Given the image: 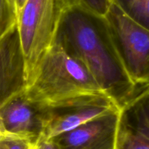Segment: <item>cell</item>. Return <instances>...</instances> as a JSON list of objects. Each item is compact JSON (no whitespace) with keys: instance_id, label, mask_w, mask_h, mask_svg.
Instances as JSON below:
<instances>
[{"instance_id":"cell-1","label":"cell","mask_w":149,"mask_h":149,"mask_svg":"<svg viewBox=\"0 0 149 149\" xmlns=\"http://www.w3.org/2000/svg\"><path fill=\"white\" fill-rule=\"evenodd\" d=\"M52 43L84 64L119 109L141 89L122 64L106 18L87 11L73 0H58Z\"/></svg>"},{"instance_id":"cell-2","label":"cell","mask_w":149,"mask_h":149,"mask_svg":"<svg viewBox=\"0 0 149 149\" xmlns=\"http://www.w3.org/2000/svg\"><path fill=\"white\" fill-rule=\"evenodd\" d=\"M25 93L42 106L84 95L106 94L84 64L53 43L41 58Z\"/></svg>"},{"instance_id":"cell-3","label":"cell","mask_w":149,"mask_h":149,"mask_svg":"<svg viewBox=\"0 0 149 149\" xmlns=\"http://www.w3.org/2000/svg\"><path fill=\"white\" fill-rule=\"evenodd\" d=\"M58 0H27L17 15V26L26 62L27 86L53 42Z\"/></svg>"},{"instance_id":"cell-4","label":"cell","mask_w":149,"mask_h":149,"mask_svg":"<svg viewBox=\"0 0 149 149\" xmlns=\"http://www.w3.org/2000/svg\"><path fill=\"white\" fill-rule=\"evenodd\" d=\"M106 19L130 78L137 87H148L149 29L130 18L114 1Z\"/></svg>"},{"instance_id":"cell-5","label":"cell","mask_w":149,"mask_h":149,"mask_svg":"<svg viewBox=\"0 0 149 149\" xmlns=\"http://www.w3.org/2000/svg\"><path fill=\"white\" fill-rule=\"evenodd\" d=\"M42 137L51 139L103 114L120 110L106 94L84 95L42 106Z\"/></svg>"},{"instance_id":"cell-6","label":"cell","mask_w":149,"mask_h":149,"mask_svg":"<svg viewBox=\"0 0 149 149\" xmlns=\"http://www.w3.org/2000/svg\"><path fill=\"white\" fill-rule=\"evenodd\" d=\"M0 131L3 135L26 138L34 144L43 135V110L27 97L25 90L0 107Z\"/></svg>"},{"instance_id":"cell-7","label":"cell","mask_w":149,"mask_h":149,"mask_svg":"<svg viewBox=\"0 0 149 149\" xmlns=\"http://www.w3.org/2000/svg\"><path fill=\"white\" fill-rule=\"evenodd\" d=\"M114 149H149V86L119 110Z\"/></svg>"},{"instance_id":"cell-8","label":"cell","mask_w":149,"mask_h":149,"mask_svg":"<svg viewBox=\"0 0 149 149\" xmlns=\"http://www.w3.org/2000/svg\"><path fill=\"white\" fill-rule=\"evenodd\" d=\"M119 110L96 117L51 139L58 149H114Z\"/></svg>"},{"instance_id":"cell-9","label":"cell","mask_w":149,"mask_h":149,"mask_svg":"<svg viewBox=\"0 0 149 149\" xmlns=\"http://www.w3.org/2000/svg\"><path fill=\"white\" fill-rule=\"evenodd\" d=\"M27 86L17 23L0 39V107Z\"/></svg>"},{"instance_id":"cell-10","label":"cell","mask_w":149,"mask_h":149,"mask_svg":"<svg viewBox=\"0 0 149 149\" xmlns=\"http://www.w3.org/2000/svg\"><path fill=\"white\" fill-rule=\"evenodd\" d=\"M138 24L149 29V0H113Z\"/></svg>"},{"instance_id":"cell-11","label":"cell","mask_w":149,"mask_h":149,"mask_svg":"<svg viewBox=\"0 0 149 149\" xmlns=\"http://www.w3.org/2000/svg\"><path fill=\"white\" fill-rule=\"evenodd\" d=\"M17 23V13L10 0H0V39Z\"/></svg>"},{"instance_id":"cell-12","label":"cell","mask_w":149,"mask_h":149,"mask_svg":"<svg viewBox=\"0 0 149 149\" xmlns=\"http://www.w3.org/2000/svg\"><path fill=\"white\" fill-rule=\"evenodd\" d=\"M87 11L99 16L106 18L110 11L113 0H73Z\"/></svg>"},{"instance_id":"cell-13","label":"cell","mask_w":149,"mask_h":149,"mask_svg":"<svg viewBox=\"0 0 149 149\" xmlns=\"http://www.w3.org/2000/svg\"><path fill=\"white\" fill-rule=\"evenodd\" d=\"M33 143L26 138L4 134L0 139V149H31Z\"/></svg>"},{"instance_id":"cell-14","label":"cell","mask_w":149,"mask_h":149,"mask_svg":"<svg viewBox=\"0 0 149 149\" xmlns=\"http://www.w3.org/2000/svg\"><path fill=\"white\" fill-rule=\"evenodd\" d=\"M31 149H58V148L52 139L42 137L33 144Z\"/></svg>"},{"instance_id":"cell-15","label":"cell","mask_w":149,"mask_h":149,"mask_svg":"<svg viewBox=\"0 0 149 149\" xmlns=\"http://www.w3.org/2000/svg\"><path fill=\"white\" fill-rule=\"evenodd\" d=\"M10 1H11L12 2H13V4H14L16 13H17H17L20 11V10L23 8L24 4H26L27 0H10Z\"/></svg>"},{"instance_id":"cell-16","label":"cell","mask_w":149,"mask_h":149,"mask_svg":"<svg viewBox=\"0 0 149 149\" xmlns=\"http://www.w3.org/2000/svg\"><path fill=\"white\" fill-rule=\"evenodd\" d=\"M2 136H3L2 133H1V131H0V139L1 138V137H2Z\"/></svg>"}]
</instances>
